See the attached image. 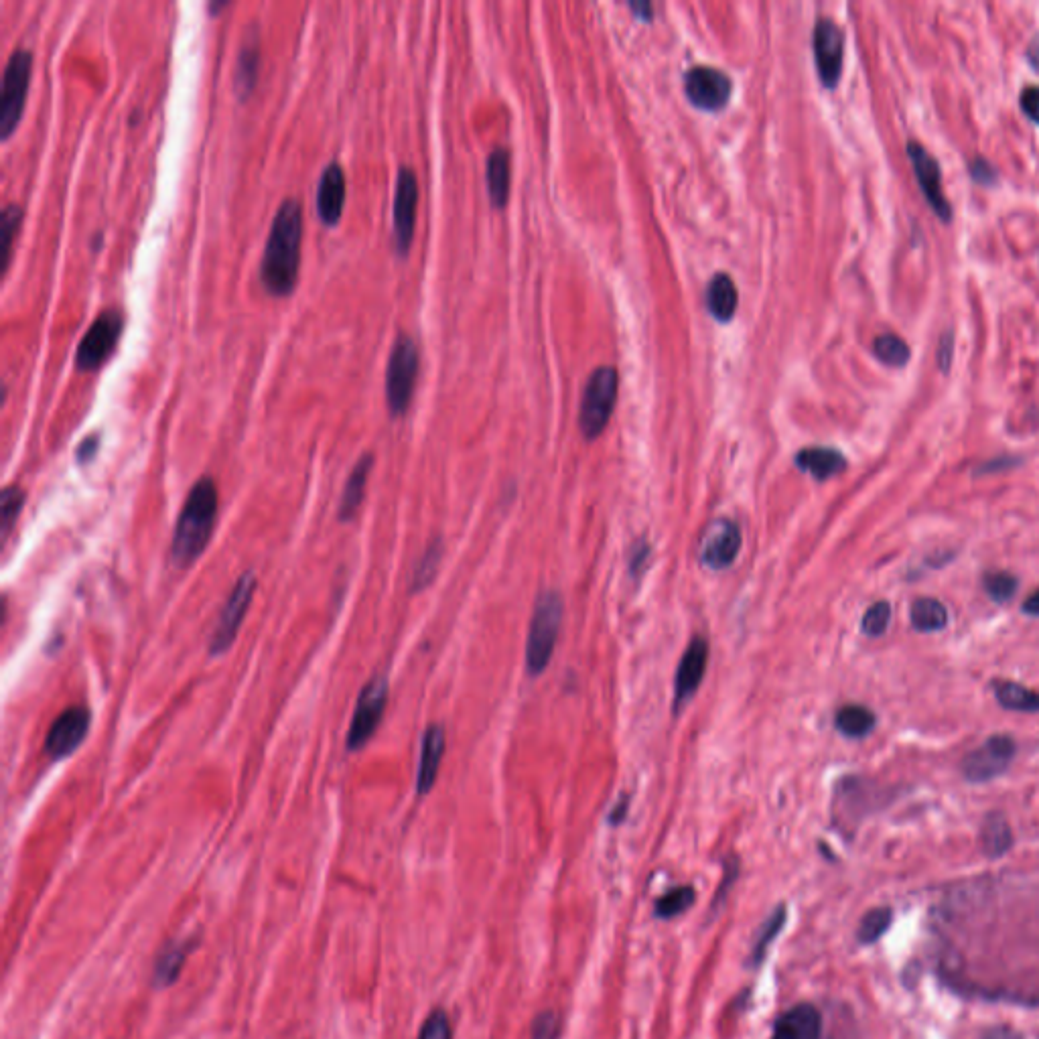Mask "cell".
<instances>
[{
  "instance_id": "cell-1",
  "label": "cell",
  "mask_w": 1039,
  "mask_h": 1039,
  "mask_svg": "<svg viewBox=\"0 0 1039 1039\" xmlns=\"http://www.w3.org/2000/svg\"><path fill=\"white\" fill-rule=\"evenodd\" d=\"M303 242V207L287 199L276 212L260 262V281L268 295L289 297L297 289Z\"/></svg>"
},
{
  "instance_id": "cell-2",
  "label": "cell",
  "mask_w": 1039,
  "mask_h": 1039,
  "mask_svg": "<svg viewBox=\"0 0 1039 1039\" xmlns=\"http://www.w3.org/2000/svg\"><path fill=\"white\" fill-rule=\"evenodd\" d=\"M218 516V488L212 477H201L189 490V496L181 508L177 518L173 540H171V561L175 567H191L207 548L212 538L214 524Z\"/></svg>"
},
{
  "instance_id": "cell-3",
  "label": "cell",
  "mask_w": 1039,
  "mask_h": 1039,
  "mask_svg": "<svg viewBox=\"0 0 1039 1039\" xmlns=\"http://www.w3.org/2000/svg\"><path fill=\"white\" fill-rule=\"evenodd\" d=\"M563 623V599L557 591H546L538 597L526 642V668L532 676L542 674L557 648Z\"/></svg>"
},
{
  "instance_id": "cell-4",
  "label": "cell",
  "mask_w": 1039,
  "mask_h": 1039,
  "mask_svg": "<svg viewBox=\"0 0 1039 1039\" xmlns=\"http://www.w3.org/2000/svg\"><path fill=\"white\" fill-rule=\"evenodd\" d=\"M421 368L419 345L410 335H398L386 364V404L392 417H400L410 406Z\"/></svg>"
},
{
  "instance_id": "cell-5",
  "label": "cell",
  "mask_w": 1039,
  "mask_h": 1039,
  "mask_svg": "<svg viewBox=\"0 0 1039 1039\" xmlns=\"http://www.w3.org/2000/svg\"><path fill=\"white\" fill-rule=\"evenodd\" d=\"M33 72V55L27 49H15L3 72V92H0V138L7 141L17 130L29 94Z\"/></svg>"
},
{
  "instance_id": "cell-6",
  "label": "cell",
  "mask_w": 1039,
  "mask_h": 1039,
  "mask_svg": "<svg viewBox=\"0 0 1039 1039\" xmlns=\"http://www.w3.org/2000/svg\"><path fill=\"white\" fill-rule=\"evenodd\" d=\"M617 400V370L601 366L591 372L579 412V427L587 439H597L607 427Z\"/></svg>"
},
{
  "instance_id": "cell-7",
  "label": "cell",
  "mask_w": 1039,
  "mask_h": 1039,
  "mask_svg": "<svg viewBox=\"0 0 1039 1039\" xmlns=\"http://www.w3.org/2000/svg\"><path fill=\"white\" fill-rule=\"evenodd\" d=\"M124 331V315L120 309L102 311L84 333L76 350V370L96 372L114 354L120 335Z\"/></svg>"
},
{
  "instance_id": "cell-8",
  "label": "cell",
  "mask_w": 1039,
  "mask_h": 1039,
  "mask_svg": "<svg viewBox=\"0 0 1039 1039\" xmlns=\"http://www.w3.org/2000/svg\"><path fill=\"white\" fill-rule=\"evenodd\" d=\"M256 583L258 581H256L254 573H244L238 579V583L234 585V589L230 591V595L218 615L214 634L210 638L212 656H222L232 648V644L240 632L242 621L250 609V603H252V597L256 591Z\"/></svg>"
},
{
  "instance_id": "cell-9",
  "label": "cell",
  "mask_w": 1039,
  "mask_h": 1039,
  "mask_svg": "<svg viewBox=\"0 0 1039 1039\" xmlns=\"http://www.w3.org/2000/svg\"><path fill=\"white\" fill-rule=\"evenodd\" d=\"M417 207H419V179L410 167H400L396 175L394 189V205H392V236L394 248L400 256L410 252V244L414 238V226H417Z\"/></svg>"
},
{
  "instance_id": "cell-10",
  "label": "cell",
  "mask_w": 1039,
  "mask_h": 1039,
  "mask_svg": "<svg viewBox=\"0 0 1039 1039\" xmlns=\"http://www.w3.org/2000/svg\"><path fill=\"white\" fill-rule=\"evenodd\" d=\"M1017 745L1009 735H993L962 761V776L971 784H985L1003 776L1013 764Z\"/></svg>"
},
{
  "instance_id": "cell-11",
  "label": "cell",
  "mask_w": 1039,
  "mask_h": 1039,
  "mask_svg": "<svg viewBox=\"0 0 1039 1039\" xmlns=\"http://www.w3.org/2000/svg\"><path fill=\"white\" fill-rule=\"evenodd\" d=\"M388 701V680L384 676H372L370 682L362 688L356 711L348 731V749H362L372 735L378 731V725L384 717Z\"/></svg>"
},
{
  "instance_id": "cell-12",
  "label": "cell",
  "mask_w": 1039,
  "mask_h": 1039,
  "mask_svg": "<svg viewBox=\"0 0 1039 1039\" xmlns=\"http://www.w3.org/2000/svg\"><path fill=\"white\" fill-rule=\"evenodd\" d=\"M684 92L692 106L705 112H719L731 98L733 82L717 67L697 65L684 76Z\"/></svg>"
},
{
  "instance_id": "cell-13",
  "label": "cell",
  "mask_w": 1039,
  "mask_h": 1039,
  "mask_svg": "<svg viewBox=\"0 0 1039 1039\" xmlns=\"http://www.w3.org/2000/svg\"><path fill=\"white\" fill-rule=\"evenodd\" d=\"M814 61L818 78L824 88H837L843 74L845 57V35L841 27L830 19H818L812 35Z\"/></svg>"
},
{
  "instance_id": "cell-14",
  "label": "cell",
  "mask_w": 1039,
  "mask_h": 1039,
  "mask_svg": "<svg viewBox=\"0 0 1039 1039\" xmlns=\"http://www.w3.org/2000/svg\"><path fill=\"white\" fill-rule=\"evenodd\" d=\"M92 715L86 707L65 709L51 725L45 737V753L51 759H63L72 755L86 739L90 731Z\"/></svg>"
},
{
  "instance_id": "cell-15",
  "label": "cell",
  "mask_w": 1039,
  "mask_h": 1039,
  "mask_svg": "<svg viewBox=\"0 0 1039 1039\" xmlns=\"http://www.w3.org/2000/svg\"><path fill=\"white\" fill-rule=\"evenodd\" d=\"M709 664V642L701 636L692 638L688 648L684 650L678 668H676V682H674V711L678 713L699 690L705 670Z\"/></svg>"
},
{
  "instance_id": "cell-16",
  "label": "cell",
  "mask_w": 1039,
  "mask_h": 1039,
  "mask_svg": "<svg viewBox=\"0 0 1039 1039\" xmlns=\"http://www.w3.org/2000/svg\"><path fill=\"white\" fill-rule=\"evenodd\" d=\"M908 157L912 161L918 185H920L926 201L930 203V207L934 210V214L940 220L950 222L952 207H950V203H948V199H946V195L942 191V173H940L938 161L916 141L908 143Z\"/></svg>"
},
{
  "instance_id": "cell-17",
  "label": "cell",
  "mask_w": 1039,
  "mask_h": 1039,
  "mask_svg": "<svg viewBox=\"0 0 1039 1039\" xmlns=\"http://www.w3.org/2000/svg\"><path fill=\"white\" fill-rule=\"evenodd\" d=\"M345 193H348V185H345L343 167L333 161L323 169L317 185V214L325 226L333 228L339 224L345 207Z\"/></svg>"
},
{
  "instance_id": "cell-18",
  "label": "cell",
  "mask_w": 1039,
  "mask_h": 1039,
  "mask_svg": "<svg viewBox=\"0 0 1039 1039\" xmlns=\"http://www.w3.org/2000/svg\"><path fill=\"white\" fill-rule=\"evenodd\" d=\"M739 550H741L739 526L731 520H723V522H719L715 532L703 544L701 561L713 571H723L735 563Z\"/></svg>"
},
{
  "instance_id": "cell-19",
  "label": "cell",
  "mask_w": 1039,
  "mask_h": 1039,
  "mask_svg": "<svg viewBox=\"0 0 1039 1039\" xmlns=\"http://www.w3.org/2000/svg\"><path fill=\"white\" fill-rule=\"evenodd\" d=\"M443 753H445V729L441 725H431L423 735L419 772H417V792L421 796H425L433 790L437 776H439Z\"/></svg>"
},
{
  "instance_id": "cell-20",
  "label": "cell",
  "mask_w": 1039,
  "mask_h": 1039,
  "mask_svg": "<svg viewBox=\"0 0 1039 1039\" xmlns=\"http://www.w3.org/2000/svg\"><path fill=\"white\" fill-rule=\"evenodd\" d=\"M260 35L256 29H250L246 33V39L238 51L236 59V72H234V88L240 100H248V96L254 92L260 72Z\"/></svg>"
},
{
  "instance_id": "cell-21",
  "label": "cell",
  "mask_w": 1039,
  "mask_h": 1039,
  "mask_svg": "<svg viewBox=\"0 0 1039 1039\" xmlns=\"http://www.w3.org/2000/svg\"><path fill=\"white\" fill-rule=\"evenodd\" d=\"M372 467H374V455L372 453L362 455L358 459V463L354 465L348 481H345V486H343L339 508H337V518L341 522H352L358 516V510H360V506L364 502V496H366L368 475H370Z\"/></svg>"
},
{
  "instance_id": "cell-22",
  "label": "cell",
  "mask_w": 1039,
  "mask_h": 1039,
  "mask_svg": "<svg viewBox=\"0 0 1039 1039\" xmlns=\"http://www.w3.org/2000/svg\"><path fill=\"white\" fill-rule=\"evenodd\" d=\"M820 1031V1013L812 1005H798L778 1019L772 1039H820Z\"/></svg>"
},
{
  "instance_id": "cell-23",
  "label": "cell",
  "mask_w": 1039,
  "mask_h": 1039,
  "mask_svg": "<svg viewBox=\"0 0 1039 1039\" xmlns=\"http://www.w3.org/2000/svg\"><path fill=\"white\" fill-rule=\"evenodd\" d=\"M796 465L810 473L818 481H826L835 475H841L847 469V459L841 451L833 447H806L798 451Z\"/></svg>"
},
{
  "instance_id": "cell-24",
  "label": "cell",
  "mask_w": 1039,
  "mask_h": 1039,
  "mask_svg": "<svg viewBox=\"0 0 1039 1039\" xmlns=\"http://www.w3.org/2000/svg\"><path fill=\"white\" fill-rule=\"evenodd\" d=\"M737 301H739V295H737V287L731 276L725 272L715 274L711 283L707 285V295H705L707 311L711 313V317L717 319L719 323L731 321L737 311Z\"/></svg>"
},
{
  "instance_id": "cell-25",
  "label": "cell",
  "mask_w": 1039,
  "mask_h": 1039,
  "mask_svg": "<svg viewBox=\"0 0 1039 1039\" xmlns=\"http://www.w3.org/2000/svg\"><path fill=\"white\" fill-rule=\"evenodd\" d=\"M993 690L997 703L1003 709L1017 713H1039V692L1011 680H997Z\"/></svg>"
},
{
  "instance_id": "cell-26",
  "label": "cell",
  "mask_w": 1039,
  "mask_h": 1039,
  "mask_svg": "<svg viewBox=\"0 0 1039 1039\" xmlns=\"http://www.w3.org/2000/svg\"><path fill=\"white\" fill-rule=\"evenodd\" d=\"M191 948H193V942L189 940V942H171L161 950V954L157 956V962H155V983L159 987H169L179 979Z\"/></svg>"
},
{
  "instance_id": "cell-27",
  "label": "cell",
  "mask_w": 1039,
  "mask_h": 1039,
  "mask_svg": "<svg viewBox=\"0 0 1039 1039\" xmlns=\"http://www.w3.org/2000/svg\"><path fill=\"white\" fill-rule=\"evenodd\" d=\"M488 189L496 207H504L510 195V153L502 147L488 157Z\"/></svg>"
},
{
  "instance_id": "cell-28",
  "label": "cell",
  "mask_w": 1039,
  "mask_h": 1039,
  "mask_svg": "<svg viewBox=\"0 0 1039 1039\" xmlns=\"http://www.w3.org/2000/svg\"><path fill=\"white\" fill-rule=\"evenodd\" d=\"M912 628L920 634H934L946 628L948 623V611L946 607L934 599V597H922L916 599L910 611Z\"/></svg>"
},
{
  "instance_id": "cell-29",
  "label": "cell",
  "mask_w": 1039,
  "mask_h": 1039,
  "mask_svg": "<svg viewBox=\"0 0 1039 1039\" xmlns=\"http://www.w3.org/2000/svg\"><path fill=\"white\" fill-rule=\"evenodd\" d=\"M1011 843H1013V835H1011V826H1009L1007 818L997 812L989 814L983 824V830H981V845H983L985 855L991 859H997L1011 849Z\"/></svg>"
},
{
  "instance_id": "cell-30",
  "label": "cell",
  "mask_w": 1039,
  "mask_h": 1039,
  "mask_svg": "<svg viewBox=\"0 0 1039 1039\" xmlns=\"http://www.w3.org/2000/svg\"><path fill=\"white\" fill-rule=\"evenodd\" d=\"M835 725L839 733H843L849 739H863L873 733L877 719L875 713L863 705H845L837 717Z\"/></svg>"
},
{
  "instance_id": "cell-31",
  "label": "cell",
  "mask_w": 1039,
  "mask_h": 1039,
  "mask_svg": "<svg viewBox=\"0 0 1039 1039\" xmlns=\"http://www.w3.org/2000/svg\"><path fill=\"white\" fill-rule=\"evenodd\" d=\"M441 559H443V544H441V540L429 542V546L423 552V557L419 559L417 567H414V571H412V585H410V589L414 593L427 589L433 583V579H435V575L439 571Z\"/></svg>"
},
{
  "instance_id": "cell-32",
  "label": "cell",
  "mask_w": 1039,
  "mask_h": 1039,
  "mask_svg": "<svg viewBox=\"0 0 1039 1039\" xmlns=\"http://www.w3.org/2000/svg\"><path fill=\"white\" fill-rule=\"evenodd\" d=\"M21 222H23V210L19 205L9 203L3 207V212H0V244H3V256H0V260H3V274H7V270H9V264L13 258V244H15V236L21 228Z\"/></svg>"
},
{
  "instance_id": "cell-33",
  "label": "cell",
  "mask_w": 1039,
  "mask_h": 1039,
  "mask_svg": "<svg viewBox=\"0 0 1039 1039\" xmlns=\"http://www.w3.org/2000/svg\"><path fill=\"white\" fill-rule=\"evenodd\" d=\"M873 352H875L879 362H883L887 366H893V368H902V366H906L910 362L908 343L902 337H897L893 333L879 335L873 341Z\"/></svg>"
},
{
  "instance_id": "cell-34",
  "label": "cell",
  "mask_w": 1039,
  "mask_h": 1039,
  "mask_svg": "<svg viewBox=\"0 0 1039 1039\" xmlns=\"http://www.w3.org/2000/svg\"><path fill=\"white\" fill-rule=\"evenodd\" d=\"M25 504V492L17 486L5 488L3 496H0V528H3V542L7 540L9 532L13 530L21 510Z\"/></svg>"
},
{
  "instance_id": "cell-35",
  "label": "cell",
  "mask_w": 1039,
  "mask_h": 1039,
  "mask_svg": "<svg viewBox=\"0 0 1039 1039\" xmlns=\"http://www.w3.org/2000/svg\"><path fill=\"white\" fill-rule=\"evenodd\" d=\"M692 902H695V889L682 885V887L670 889L666 895H662L658 899L656 914L660 918H674V916L682 914L686 908H690Z\"/></svg>"
},
{
  "instance_id": "cell-36",
  "label": "cell",
  "mask_w": 1039,
  "mask_h": 1039,
  "mask_svg": "<svg viewBox=\"0 0 1039 1039\" xmlns=\"http://www.w3.org/2000/svg\"><path fill=\"white\" fill-rule=\"evenodd\" d=\"M983 587H985V593L995 603H1007V601H1011L1015 597L1019 581H1017L1015 575H1011L1007 571H995V573L985 575Z\"/></svg>"
},
{
  "instance_id": "cell-37",
  "label": "cell",
  "mask_w": 1039,
  "mask_h": 1039,
  "mask_svg": "<svg viewBox=\"0 0 1039 1039\" xmlns=\"http://www.w3.org/2000/svg\"><path fill=\"white\" fill-rule=\"evenodd\" d=\"M889 621H891V605L887 601H877L865 611L863 621H861V630L869 638H879L887 632Z\"/></svg>"
},
{
  "instance_id": "cell-38",
  "label": "cell",
  "mask_w": 1039,
  "mask_h": 1039,
  "mask_svg": "<svg viewBox=\"0 0 1039 1039\" xmlns=\"http://www.w3.org/2000/svg\"><path fill=\"white\" fill-rule=\"evenodd\" d=\"M891 924V912L887 908H875L871 910L863 920H861V926H859V942L863 944H871L875 942L877 938H881L887 928Z\"/></svg>"
},
{
  "instance_id": "cell-39",
  "label": "cell",
  "mask_w": 1039,
  "mask_h": 1039,
  "mask_svg": "<svg viewBox=\"0 0 1039 1039\" xmlns=\"http://www.w3.org/2000/svg\"><path fill=\"white\" fill-rule=\"evenodd\" d=\"M419 1039H453L449 1017L443 1009H435L421 1027Z\"/></svg>"
},
{
  "instance_id": "cell-40",
  "label": "cell",
  "mask_w": 1039,
  "mask_h": 1039,
  "mask_svg": "<svg viewBox=\"0 0 1039 1039\" xmlns=\"http://www.w3.org/2000/svg\"><path fill=\"white\" fill-rule=\"evenodd\" d=\"M784 920H786V912H784V908H780V910H778V912H776V914L772 916V920H770V922L766 924V928H764V930H761V936H759V938H757V942H755V950H753V962H759L761 958H764V952H766L768 944H770V942H772V940L776 938V934L780 932V928H782Z\"/></svg>"
},
{
  "instance_id": "cell-41",
  "label": "cell",
  "mask_w": 1039,
  "mask_h": 1039,
  "mask_svg": "<svg viewBox=\"0 0 1039 1039\" xmlns=\"http://www.w3.org/2000/svg\"><path fill=\"white\" fill-rule=\"evenodd\" d=\"M1019 104H1021V110L1027 114V118H1031L1033 122L1039 124V88L1027 86L1019 96Z\"/></svg>"
},
{
  "instance_id": "cell-42",
  "label": "cell",
  "mask_w": 1039,
  "mask_h": 1039,
  "mask_svg": "<svg viewBox=\"0 0 1039 1039\" xmlns=\"http://www.w3.org/2000/svg\"><path fill=\"white\" fill-rule=\"evenodd\" d=\"M650 559V546L648 542H638L630 552V575L638 577L644 573Z\"/></svg>"
},
{
  "instance_id": "cell-43",
  "label": "cell",
  "mask_w": 1039,
  "mask_h": 1039,
  "mask_svg": "<svg viewBox=\"0 0 1039 1039\" xmlns=\"http://www.w3.org/2000/svg\"><path fill=\"white\" fill-rule=\"evenodd\" d=\"M971 175H973V181L977 183H983V185H991L995 183L997 179V171L993 169V165L985 159H975L971 163Z\"/></svg>"
},
{
  "instance_id": "cell-44",
  "label": "cell",
  "mask_w": 1039,
  "mask_h": 1039,
  "mask_svg": "<svg viewBox=\"0 0 1039 1039\" xmlns=\"http://www.w3.org/2000/svg\"><path fill=\"white\" fill-rule=\"evenodd\" d=\"M557 1037V1019L552 1013H544L534 1025V1039H554Z\"/></svg>"
},
{
  "instance_id": "cell-45",
  "label": "cell",
  "mask_w": 1039,
  "mask_h": 1039,
  "mask_svg": "<svg viewBox=\"0 0 1039 1039\" xmlns=\"http://www.w3.org/2000/svg\"><path fill=\"white\" fill-rule=\"evenodd\" d=\"M952 350H954L952 331H948L944 337H940V345H938V366H940L942 370H948V368H950V362H952Z\"/></svg>"
},
{
  "instance_id": "cell-46",
  "label": "cell",
  "mask_w": 1039,
  "mask_h": 1039,
  "mask_svg": "<svg viewBox=\"0 0 1039 1039\" xmlns=\"http://www.w3.org/2000/svg\"><path fill=\"white\" fill-rule=\"evenodd\" d=\"M98 447H100V437L98 435H90L88 439H84L80 443V447H78V453H76L78 461L80 463H90L96 457Z\"/></svg>"
},
{
  "instance_id": "cell-47",
  "label": "cell",
  "mask_w": 1039,
  "mask_h": 1039,
  "mask_svg": "<svg viewBox=\"0 0 1039 1039\" xmlns=\"http://www.w3.org/2000/svg\"><path fill=\"white\" fill-rule=\"evenodd\" d=\"M983 1039H1023L1017 1031H1013L1011 1027H993L989 1031H985Z\"/></svg>"
},
{
  "instance_id": "cell-48",
  "label": "cell",
  "mask_w": 1039,
  "mask_h": 1039,
  "mask_svg": "<svg viewBox=\"0 0 1039 1039\" xmlns=\"http://www.w3.org/2000/svg\"><path fill=\"white\" fill-rule=\"evenodd\" d=\"M1023 613L1031 617H1039V589H1035L1025 601H1023Z\"/></svg>"
},
{
  "instance_id": "cell-49",
  "label": "cell",
  "mask_w": 1039,
  "mask_h": 1039,
  "mask_svg": "<svg viewBox=\"0 0 1039 1039\" xmlns=\"http://www.w3.org/2000/svg\"><path fill=\"white\" fill-rule=\"evenodd\" d=\"M630 9H632L640 19H644V21H650V19H652V5L646 3V0H644V3H632Z\"/></svg>"
},
{
  "instance_id": "cell-50",
  "label": "cell",
  "mask_w": 1039,
  "mask_h": 1039,
  "mask_svg": "<svg viewBox=\"0 0 1039 1039\" xmlns=\"http://www.w3.org/2000/svg\"><path fill=\"white\" fill-rule=\"evenodd\" d=\"M1027 59L1033 65V69H1039V35H1035L1033 43L1027 49Z\"/></svg>"
},
{
  "instance_id": "cell-51",
  "label": "cell",
  "mask_w": 1039,
  "mask_h": 1039,
  "mask_svg": "<svg viewBox=\"0 0 1039 1039\" xmlns=\"http://www.w3.org/2000/svg\"><path fill=\"white\" fill-rule=\"evenodd\" d=\"M626 812H628V802H619V806L611 812V822H613V824L621 822L623 816H626Z\"/></svg>"
}]
</instances>
